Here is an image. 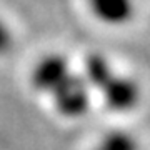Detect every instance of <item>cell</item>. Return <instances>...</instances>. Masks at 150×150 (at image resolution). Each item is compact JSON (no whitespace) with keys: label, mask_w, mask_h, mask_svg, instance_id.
Segmentation results:
<instances>
[{"label":"cell","mask_w":150,"mask_h":150,"mask_svg":"<svg viewBox=\"0 0 150 150\" xmlns=\"http://www.w3.org/2000/svg\"><path fill=\"white\" fill-rule=\"evenodd\" d=\"M113 74H115L113 65L102 54L93 52V54H88L83 60V74H82V77L87 82V85L90 87V90L98 92Z\"/></svg>","instance_id":"cell-5"},{"label":"cell","mask_w":150,"mask_h":150,"mask_svg":"<svg viewBox=\"0 0 150 150\" xmlns=\"http://www.w3.org/2000/svg\"><path fill=\"white\" fill-rule=\"evenodd\" d=\"M72 74L74 70L70 67L67 57L60 54H50L42 57L35 64V67L30 72V83L35 90L50 95Z\"/></svg>","instance_id":"cell-3"},{"label":"cell","mask_w":150,"mask_h":150,"mask_svg":"<svg viewBox=\"0 0 150 150\" xmlns=\"http://www.w3.org/2000/svg\"><path fill=\"white\" fill-rule=\"evenodd\" d=\"M95 150H139V142L125 130H112L100 139Z\"/></svg>","instance_id":"cell-6"},{"label":"cell","mask_w":150,"mask_h":150,"mask_svg":"<svg viewBox=\"0 0 150 150\" xmlns=\"http://www.w3.org/2000/svg\"><path fill=\"white\" fill-rule=\"evenodd\" d=\"M13 45V35L10 27L5 23V20L0 18V55L7 54Z\"/></svg>","instance_id":"cell-7"},{"label":"cell","mask_w":150,"mask_h":150,"mask_svg":"<svg viewBox=\"0 0 150 150\" xmlns=\"http://www.w3.org/2000/svg\"><path fill=\"white\" fill-rule=\"evenodd\" d=\"M98 93L102 97L105 107L115 113L132 112L134 108H137L142 98V90H140L139 83L134 79L118 74V72H115L103 83Z\"/></svg>","instance_id":"cell-2"},{"label":"cell","mask_w":150,"mask_h":150,"mask_svg":"<svg viewBox=\"0 0 150 150\" xmlns=\"http://www.w3.org/2000/svg\"><path fill=\"white\" fill-rule=\"evenodd\" d=\"M92 150H95V149H92Z\"/></svg>","instance_id":"cell-8"},{"label":"cell","mask_w":150,"mask_h":150,"mask_svg":"<svg viewBox=\"0 0 150 150\" xmlns=\"http://www.w3.org/2000/svg\"><path fill=\"white\" fill-rule=\"evenodd\" d=\"M88 10L107 27L127 25L135 13L134 0H85Z\"/></svg>","instance_id":"cell-4"},{"label":"cell","mask_w":150,"mask_h":150,"mask_svg":"<svg viewBox=\"0 0 150 150\" xmlns=\"http://www.w3.org/2000/svg\"><path fill=\"white\" fill-rule=\"evenodd\" d=\"M50 95L57 112L65 118H80L90 108L92 90L79 74H72Z\"/></svg>","instance_id":"cell-1"}]
</instances>
